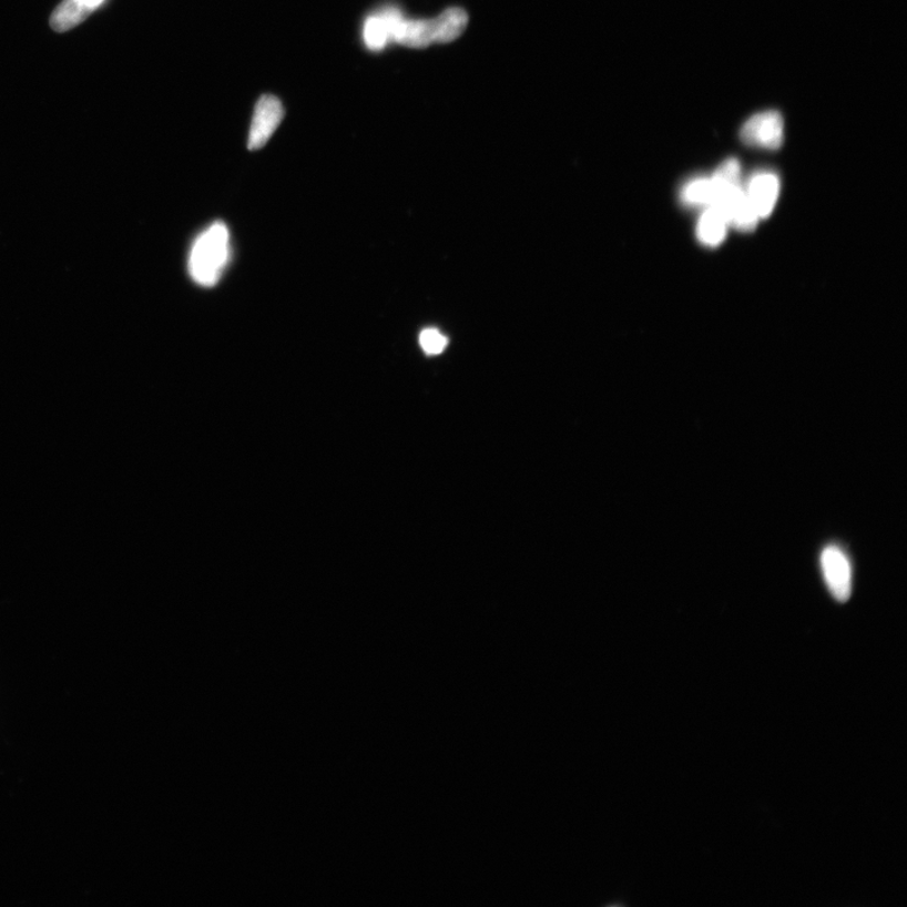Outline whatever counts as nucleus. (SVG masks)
<instances>
[{
  "label": "nucleus",
  "instance_id": "obj_1",
  "mask_svg": "<svg viewBox=\"0 0 907 907\" xmlns=\"http://www.w3.org/2000/svg\"><path fill=\"white\" fill-rule=\"evenodd\" d=\"M230 233L224 222H216L194 241L188 271L194 283L205 288L215 286L228 265Z\"/></svg>",
  "mask_w": 907,
  "mask_h": 907
},
{
  "label": "nucleus",
  "instance_id": "obj_2",
  "mask_svg": "<svg viewBox=\"0 0 907 907\" xmlns=\"http://www.w3.org/2000/svg\"><path fill=\"white\" fill-rule=\"evenodd\" d=\"M740 137L750 146L779 150L784 142V119L777 111H763L746 120Z\"/></svg>",
  "mask_w": 907,
  "mask_h": 907
},
{
  "label": "nucleus",
  "instance_id": "obj_3",
  "mask_svg": "<svg viewBox=\"0 0 907 907\" xmlns=\"http://www.w3.org/2000/svg\"><path fill=\"white\" fill-rule=\"evenodd\" d=\"M284 114V108L279 99L265 95L258 100L252 129H249L248 134L247 145L249 151H257L265 146L268 139L273 136L276 129L282 124Z\"/></svg>",
  "mask_w": 907,
  "mask_h": 907
},
{
  "label": "nucleus",
  "instance_id": "obj_4",
  "mask_svg": "<svg viewBox=\"0 0 907 907\" xmlns=\"http://www.w3.org/2000/svg\"><path fill=\"white\" fill-rule=\"evenodd\" d=\"M821 562L832 595L845 603L853 591V572L846 554L836 546H829L823 551Z\"/></svg>",
  "mask_w": 907,
  "mask_h": 907
},
{
  "label": "nucleus",
  "instance_id": "obj_5",
  "mask_svg": "<svg viewBox=\"0 0 907 907\" xmlns=\"http://www.w3.org/2000/svg\"><path fill=\"white\" fill-rule=\"evenodd\" d=\"M402 17L400 9L395 7H386L383 11L369 16L364 24L366 48L374 52L383 51L393 42L395 28Z\"/></svg>",
  "mask_w": 907,
  "mask_h": 907
},
{
  "label": "nucleus",
  "instance_id": "obj_6",
  "mask_svg": "<svg viewBox=\"0 0 907 907\" xmlns=\"http://www.w3.org/2000/svg\"><path fill=\"white\" fill-rule=\"evenodd\" d=\"M779 191V179L771 172L756 173L748 181L745 193L758 218L772 215Z\"/></svg>",
  "mask_w": 907,
  "mask_h": 907
},
{
  "label": "nucleus",
  "instance_id": "obj_7",
  "mask_svg": "<svg viewBox=\"0 0 907 907\" xmlns=\"http://www.w3.org/2000/svg\"><path fill=\"white\" fill-rule=\"evenodd\" d=\"M393 42L406 45L411 49H425L435 42L434 20H406L401 18L397 23Z\"/></svg>",
  "mask_w": 907,
  "mask_h": 907
},
{
  "label": "nucleus",
  "instance_id": "obj_8",
  "mask_svg": "<svg viewBox=\"0 0 907 907\" xmlns=\"http://www.w3.org/2000/svg\"><path fill=\"white\" fill-rule=\"evenodd\" d=\"M468 14L460 8H450L435 18V42L449 43L459 39L466 31Z\"/></svg>",
  "mask_w": 907,
  "mask_h": 907
},
{
  "label": "nucleus",
  "instance_id": "obj_9",
  "mask_svg": "<svg viewBox=\"0 0 907 907\" xmlns=\"http://www.w3.org/2000/svg\"><path fill=\"white\" fill-rule=\"evenodd\" d=\"M91 8L83 6L79 0H63L54 9L51 26L55 32H68L78 27L94 13Z\"/></svg>",
  "mask_w": 907,
  "mask_h": 907
},
{
  "label": "nucleus",
  "instance_id": "obj_10",
  "mask_svg": "<svg viewBox=\"0 0 907 907\" xmlns=\"http://www.w3.org/2000/svg\"><path fill=\"white\" fill-rule=\"evenodd\" d=\"M727 226L724 215L716 208L709 207L699 220L697 237L703 245L716 247L725 240Z\"/></svg>",
  "mask_w": 907,
  "mask_h": 907
},
{
  "label": "nucleus",
  "instance_id": "obj_11",
  "mask_svg": "<svg viewBox=\"0 0 907 907\" xmlns=\"http://www.w3.org/2000/svg\"><path fill=\"white\" fill-rule=\"evenodd\" d=\"M684 205L691 207H711L714 201V187L711 179H696L686 184L681 192Z\"/></svg>",
  "mask_w": 907,
  "mask_h": 907
},
{
  "label": "nucleus",
  "instance_id": "obj_12",
  "mask_svg": "<svg viewBox=\"0 0 907 907\" xmlns=\"http://www.w3.org/2000/svg\"><path fill=\"white\" fill-rule=\"evenodd\" d=\"M420 346L425 354L431 356L440 355L441 351L447 348L448 339L438 329L429 328L422 330L420 336Z\"/></svg>",
  "mask_w": 907,
  "mask_h": 907
},
{
  "label": "nucleus",
  "instance_id": "obj_13",
  "mask_svg": "<svg viewBox=\"0 0 907 907\" xmlns=\"http://www.w3.org/2000/svg\"><path fill=\"white\" fill-rule=\"evenodd\" d=\"M83 6H86L92 9V11H96V9L105 2V0H79Z\"/></svg>",
  "mask_w": 907,
  "mask_h": 907
}]
</instances>
